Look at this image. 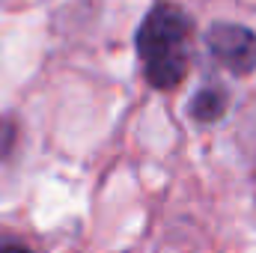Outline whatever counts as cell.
<instances>
[{
  "mask_svg": "<svg viewBox=\"0 0 256 253\" xmlns=\"http://www.w3.org/2000/svg\"><path fill=\"white\" fill-rule=\"evenodd\" d=\"M191 15L173 3L149 9L140 21L134 45L143 60L146 80L155 90H173L182 84L191 66Z\"/></svg>",
  "mask_w": 256,
  "mask_h": 253,
  "instance_id": "obj_1",
  "label": "cell"
},
{
  "mask_svg": "<svg viewBox=\"0 0 256 253\" xmlns=\"http://www.w3.org/2000/svg\"><path fill=\"white\" fill-rule=\"evenodd\" d=\"M0 253H30V250L21 248V244H6V248H0Z\"/></svg>",
  "mask_w": 256,
  "mask_h": 253,
  "instance_id": "obj_4",
  "label": "cell"
},
{
  "mask_svg": "<svg viewBox=\"0 0 256 253\" xmlns=\"http://www.w3.org/2000/svg\"><path fill=\"white\" fill-rule=\"evenodd\" d=\"M226 104H230V96L220 86H202L191 102V116L200 122H214L224 116Z\"/></svg>",
  "mask_w": 256,
  "mask_h": 253,
  "instance_id": "obj_3",
  "label": "cell"
},
{
  "mask_svg": "<svg viewBox=\"0 0 256 253\" xmlns=\"http://www.w3.org/2000/svg\"><path fill=\"white\" fill-rule=\"evenodd\" d=\"M206 48L232 74L256 72V33L242 24H230V21L212 24L206 30Z\"/></svg>",
  "mask_w": 256,
  "mask_h": 253,
  "instance_id": "obj_2",
  "label": "cell"
}]
</instances>
